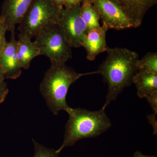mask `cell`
I'll use <instances>...</instances> for the list:
<instances>
[{
	"label": "cell",
	"instance_id": "6da1fadb",
	"mask_svg": "<svg viewBox=\"0 0 157 157\" xmlns=\"http://www.w3.org/2000/svg\"><path fill=\"white\" fill-rule=\"evenodd\" d=\"M107 56L97 70L108 85V92L103 108L106 109L126 87L133 83L134 76L138 71L139 56L137 52L127 48H107Z\"/></svg>",
	"mask_w": 157,
	"mask_h": 157
},
{
	"label": "cell",
	"instance_id": "7a4b0ae2",
	"mask_svg": "<svg viewBox=\"0 0 157 157\" xmlns=\"http://www.w3.org/2000/svg\"><path fill=\"white\" fill-rule=\"evenodd\" d=\"M97 74V71L80 73L65 63H51L40 85V91L51 111L57 115L62 110L68 113L71 107L66 98L70 86L82 76Z\"/></svg>",
	"mask_w": 157,
	"mask_h": 157
},
{
	"label": "cell",
	"instance_id": "3957f363",
	"mask_svg": "<svg viewBox=\"0 0 157 157\" xmlns=\"http://www.w3.org/2000/svg\"><path fill=\"white\" fill-rule=\"evenodd\" d=\"M68 113L69 117L65 127L63 141L56 150L58 153L81 139L98 137L112 126L103 107L98 111L71 108Z\"/></svg>",
	"mask_w": 157,
	"mask_h": 157
},
{
	"label": "cell",
	"instance_id": "277c9868",
	"mask_svg": "<svg viewBox=\"0 0 157 157\" xmlns=\"http://www.w3.org/2000/svg\"><path fill=\"white\" fill-rule=\"evenodd\" d=\"M60 11L51 0H33L19 24V33L32 39L42 29L56 24Z\"/></svg>",
	"mask_w": 157,
	"mask_h": 157
},
{
	"label": "cell",
	"instance_id": "5b68a950",
	"mask_svg": "<svg viewBox=\"0 0 157 157\" xmlns=\"http://www.w3.org/2000/svg\"><path fill=\"white\" fill-rule=\"evenodd\" d=\"M35 37L40 55L47 57L51 63H66L72 58V47L64 38L56 24L42 29Z\"/></svg>",
	"mask_w": 157,
	"mask_h": 157
},
{
	"label": "cell",
	"instance_id": "8992f818",
	"mask_svg": "<svg viewBox=\"0 0 157 157\" xmlns=\"http://www.w3.org/2000/svg\"><path fill=\"white\" fill-rule=\"evenodd\" d=\"M80 5L61 10L56 21L62 35L72 48L82 46L88 31L80 15Z\"/></svg>",
	"mask_w": 157,
	"mask_h": 157
},
{
	"label": "cell",
	"instance_id": "52a82bcc",
	"mask_svg": "<svg viewBox=\"0 0 157 157\" xmlns=\"http://www.w3.org/2000/svg\"><path fill=\"white\" fill-rule=\"evenodd\" d=\"M108 29L121 30L135 28L132 21L123 9L112 0H90Z\"/></svg>",
	"mask_w": 157,
	"mask_h": 157
},
{
	"label": "cell",
	"instance_id": "ba28073f",
	"mask_svg": "<svg viewBox=\"0 0 157 157\" xmlns=\"http://www.w3.org/2000/svg\"><path fill=\"white\" fill-rule=\"evenodd\" d=\"M11 33L10 41L6 42L0 53V68L6 78L14 79L20 76L22 68L17 58V40L15 38V30Z\"/></svg>",
	"mask_w": 157,
	"mask_h": 157
},
{
	"label": "cell",
	"instance_id": "9c48e42d",
	"mask_svg": "<svg viewBox=\"0 0 157 157\" xmlns=\"http://www.w3.org/2000/svg\"><path fill=\"white\" fill-rule=\"evenodd\" d=\"M33 0H5L2 8L0 18L7 30H15L16 25L23 19Z\"/></svg>",
	"mask_w": 157,
	"mask_h": 157
},
{
	"label": "cell",
	"instance_id": "30bf717a",
	"mask_svg": "<svg viewBox=\"0 0 157 157\" xmlns=\"http://www.w3.org/2000/svg\"><path fill=\"white\" fill-rule=\"evenodd\" d=\"M108 30L105 26L102 25L88 31L82 46L86 51V58L88 60H94L98 55L106 51V33Z\"/></svg>",
	"mask_w": 157,
	"mask_h": 157
},
{
	"label": "cell",
	"instance_id": "8fae6325",
	"mask_svg": "<svg viewBox=\"0 0 157 157\" xmlns=\"http://www.w3.org/2000/svg\"><path fill=\"white\" fill-rule=\"evenodd\" d=\"M120 6L131 19L135 28L142 25L147 11L157 4V0H112Z\"/></svg>",
	"mask_w": 157,
	"mask_h": 157
},
{
	"label": "cell",
	"instance_id": "7c38bea8",
	"mask_svg": "<svg viewBox=\"0 0 157 157\" xmlns=\"http://www.w3.org/2000/svg\"><path fill=\"white\" fill-rule=\"evenodd\" d=\"M17 44V59L22 69L27 70L32 60L40 55V50L36 43L32 42L26 36L19 34Z\"/></svg>",
	"mask_w": 157,
	"mask_h": 157
},
{
	"label": "cell",
	"instance_id": "4fadbf2b",
	"mask_svg": "<svg viewBox=\"0 0 157 157\" xmlns=\"http://www.w3.org/2000/svg\"><path fill=\"white\" fill-rule=\"evenodd\" d=\"M133 83L137 89V96L140 98H146L157 92V74L138 70L134 76Z\"/></svg>",
	"mask_w": 157,
	"mask_h": 157
},
{
	"label": "cell",
	"instance_id": "5bb4252c",
	"mask_svg": "<svg viewBox=\"0 0 157 157\" xmlns=\"http://www.w3.org/2000/svg\"><path fill=\"white\" fill-rule=\"evenodd\" d=\"M80 15L88 30L100 27V16L90 0H83L80 5Z\"/></svg>",
	"mask_w": 157,
	"mask_h": 157
},
{
	"label": "cell",
	"instance_id": "9a60e30c",
	"mask_svg": "<svg viewBox=\"0 0 157 157\" xmlns=\"http://www.w3.org/2000/svg\"><path fill=\"white\" fill-rule=\"evenodd\" d=\"M138 70L157 74V52H148L137 63Z\"/></svg>",
	"mask_w": 157,
	"mask_h": 157
},
{
	"label": "cell",
	"instance_id": "2e32d148",
	"mask_svg": "<svg viewBox=\"0 0 157 157\" xmlns=\"http://www.w3.org/2000/svg\"><path fill=\"white\" fill-rule=\"evenodd\" d=\"M34 146V155L33 157H59L56 150L43 146L33 139Z\"/></svg>",
	"mask_w": 157,
	"mask_h": 157
},
{
	"label": "cell",
	"instance_id": "e0dca14e",
	"mask_svg": "<svg viewBox=\"0 0 157 157\" xmlns=\"http://www.w3.org/2000/svg\"><path fill=\"white\" fill-rule=\"evenodd\" d=\"M7 31L2 20L0 18V53L2 50L6 42V34Z\"/></svg>",
	"mask_w": 157,
	"mask_h": 157
},
{
	"label": "cell",
	"instance_id": "ac0fdd59",
	"mask_svg": "<svg viewBox=\"0 0 157 157\" xmlns=\"http://www.w3.org/2000/svg\"><path fill=\"white\" fill-rule=\"evenodd\" d=\"M9 91L8 85L5 80L0 81V104L5 101Z\"/></svg>",
	"mask_w": 157,
	"mask_h": 157
},
{
	"label": "cell",
	"instance_id": "d6986e66",
	"mask_svg": "<svg viewBox=\"0 0 157 157\" xmlns=\"http://www.w3.org/2000/svg\"><path fill=\"white\" fill-rule=\"evenodd\" d=\"M147 102L154 111V113H157V92L154 93L146 98Z\"/></svg>",
	"mask_w": 157,
	"mask_h": 157
},
{
	"label": "cell",
	"instance_id": "ffe728a7",
	"mask_svg": "<svg viewBox=\"0 0 157 157\" xmlns=\"http://www.w3.org/2000/svg\"><path fill=\"white\" fill-rule=\"evenodd\" d=\"M83 0H65L64 9H68L73 6L80 4Z\"/></svg>",
	"mask_w": 157,
	"mask_h": 157
},
{
	"label": "cell",
	"instance_id": "44dd1931",
	"mask_svg": "<svg viewBox=\"0 0 157 157\" xmlns=\"http://www.w3.org/2000/svg\"><path fill=\"white\" fill-rule=\"evenodd\" d=\"M156 115L153 114H151L147 116V119H148L149 122L151 124L152 126L154 129V134L155 135L157 134V121L156 120Z\"/></svg>",
	"mask_w": 157,
	"mask_h": 157
},
{
	"label": "cell",
	"instance_id": "7402d4cb",
	"mask_svg": "<svg viewBox=\"0 0 157 157\" xmlns=\"http://www.w3.org/2000/svg\"><path fill=\"white\" fill-rule=\"evenodd\" d=\"M58 9L62 10L64 9L65 0H51Z\"/></svg>",
	"mask_w": 157,
	"mask_h": 157
},
{
	"label": "cell",
	"instance_id": "603a6c76",
	"mask_svg": "<svg viewBox=\"0 0 157 157\" xmlns=\"http://www.w3.org/2000/svg\"><path fill=\"white\" fill-rule=\"evenodd\" d=\"M133 157H156L155 156H148L143 154L140 151H137L134 153Z\"/></svg>",
	"mask_w": 157,
	"mask_h": 157
},
{
	"label": "cell",
	"instance_id": "cb8c5ba5",
	"mask_svg": "<svg viewBox=\"0 0 157 157\" xmlns=\"http://www.w3.org/2000/svg\"><path fill=\"white\" fill-rule=\"evenodd\" d=\"M5 79H6V77H5V75H4L2 71L1 68H0V81H1V80H5Z\"/></svg>",
	"mask_w": 157,
	"mask_h": 157
}]
</instances>
